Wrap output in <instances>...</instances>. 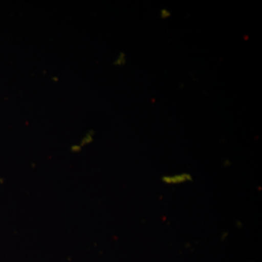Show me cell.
I'll use <instances>...</instances> for the list:
<instances>
[{"label": "cell", "mask_w": 262, "mask_h": 262, "mask_svg": "<svg viewBox=\"0 0 262 262\" xmlns=\"http://www.w3.org/2000/svg\"><path fill=\"white\" fill-rule=\"evenodd\" d=\"M192 176L186 172L173 174V175L164 176L162 177V181L167 185H179V184L192 182Z\"/></svg>", "instance_id": "1"}, {"label": "cell", "mask_w": 262, "mask_h": 262, "mask_svg": "<svg viewBox=\"0 0 262 262\" xmlns=\"http://www.w3.org/2000/svg\"><path fill=\"white\" fill-rule=\"evenodd\" d=\"M171 16V12L167 8H163V9L160 10V17L163 20H165V19H168Z\"/></svg>", "instance_id": "2"}]
</instances>
